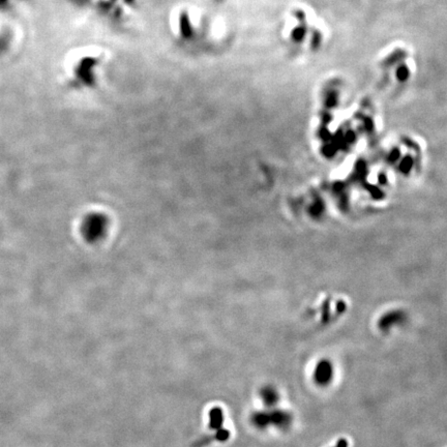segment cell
<instances>
[{"mask_svg":"<svg viewBox=\"0 0 447 447\" xmlns=\"http://www.w3.org/2000/svg\"><path fill=\"white\" fill-rule=\"evenodd\" d=\"M279 35L281 45L296 56L321 53L331 41V28L314 6L305 2L291 4L280 18Z\"/></svg>","mask_w":447,"mask_h":447,"instance_id":"obj_1","label":"cell"},{"mask_svg":"<svg viewBox=\"0 0 447 447\" xmlns=\"http://www.w3.org/2000/svg\"><path fill=\"white\" fill-rule=\"evenodd\" d=\"M225 24L205 7L193 2H180L171 7L167 27L172 39L184 48L209 49L225 37Z\"/></svg>","mask_w":447,"mask_h":447,"instance_id":"obj_2","label":"cell"},{"mask_svg":"<svg viewBox=\"0 0 447 447\" xmlns=\"http://www.w3.org/2000/svg\"><path fill=\"white\" fill-rule=\"evenodd\" d=\"M109 61L108 50L100 45L85 44L74 47L63 58V79L69 87L76 90L99 89Z\"/></svg>","mask_w":447,"mask_h":447,"instance_id":"obj_3","label":"cell"},{"mask_svg":"<svg viewBox=\"0 0 447 447\" xmlns=\"http://www.w3.org/2000/svg\"><path fill=\"white\" fill-rule=\"evenodd\" d=\"M380 84L391 91L407 88L417 73L416 56L411 47L401 41L386 45L375 62Z\"/></svg>","mask_w":447,"mask_h":447,"instance_id":"obj_4","label":"cell"},{"mask_svg":"<svg viewBox=\"0 0 447 447\" xmlns=\"http://www.w3.org/2000/svg\"><path fill=\"white\" fill-rule=\"evenodd\" d=\"M103 14L115 21H124L132 17L141 0H92Z\"/></svg>","mask_w":447,"mask_h":447,"instance_id":"obj_5","label":"cell"},{"mask_svg":"<svg viewBox=\"0 0 447 447\" xmlns=\"http://www.w3.org/2000/svg\"><path fill=\"white\" fill-rule=\"evenodd\" d=\"M17 44V29L7 20L0 18V57L9 53Z\"/></svg>","mask_w":447,"mask_h":447,"instance_id":"obj_6","label":"cell"},{"mask_svg":"<svg viewBox=\"0 0 447 447\" xmlns=\"http://www.w3.org/2000/svg\"><path fill=\"white\" fill-rule=\"evenodd\" d=\"M334 366L328 359L320 360L315 368L313 378L318 386H327L334 379Z\"/></svg>","mask_w":447,"mask_h":447,"instance_id":"obj_7","label":"cell"},{"mask_svg":"<svg viewBox=\"0 0 447 447\" xmlns=\"http://www.w3.org/2000/svg\"><path fill=\"white\" fill-rule=\"evenodd\" d=\"M268 413L270 426H274L280 430H287L292 425L293 416L291 413L287 412L285 410L275 409L274 411H270Z\"/></svg>","mask_w":447,"mask_h":447,"instance_id":"obj_8","label":"cell"},{"mask_svg":"<svg viewBox=\"0 0 447 447\" xmlns=\"http://www.w3.org/2000/svg\"><path fill=\"white\" fill-rule=\"evenodd\" d=\"M85 224V232L91 239L101 236L102 232H104L105 222L102 217H91Z\"/></svg>","mask_w":447,"mask_h":447,"instance_id":"obj_9","label":"cell"},{"mask_svg":"<svg viewBox=\"0 0 447 447\" xmlns=\"http://www.w3.org/2000/svg\"><path fill=\"white\" fill-rule=\"evenodd\" d=\"M260 397L262 399L263 404L268 407H276L279 403V392L276 391V388L273 386H265L260 391Z\"/></svg>","mask_w":447,"mask_h":447,"instance_id":"obj_10","label":"cell"},{"mask_svg":"<svg viewBox=\"0 0 447 447\" xmlns=\"http://www.w3.org/2000/svg\"><path fill=\"white\" fill-rule=\"evenodd\" d=\"M251 421L255 426V428L259 430H264L270 427L269 413L266 412V411H258V412H255L251 417Z\"/></svg>","mask_w":447,"mask_h":447,"instance_id":"obj_11","label":"cell"},{"mask_svg":"<svg viewBox=\"0 0 447 447\" xmlns=\"http://www.w3.org/2000/svg\"><path fill=\"white\" fill-rule=\"evenodd\" d=\"M19 0H0V11H4L13 7Z\"/></svg>","mask_w":447,"mask_h":447,"instance_id":"obj_12","label":"cell"},{"mask_svg":"<svg viewBox=\"0 0 447 447\" xmlns=\"http://www.w3.org/2000/svg\"><path fill=\"white\" fill-rule=\"evenodd\" d=\"M335 447H348V441L346 439H339Z\"/></svg>","mask_w":447,"mask_h":447,"instance_id":"obj_13","label":"cell"},{"mask_svg":"<svg viewBox=\"0 0 447 447\" xmlns=\"http://www.w3.org/2000/svg\"><path fill=\"white\" fill-rule=\"evenodd\" d=\"M206 1L217 4V3H223V2H225L226 0H206Z\"/></svg>","mask_w":447,"mask_h":447,"instance_id":"obj_14","label":"cell"}]
</instances>
